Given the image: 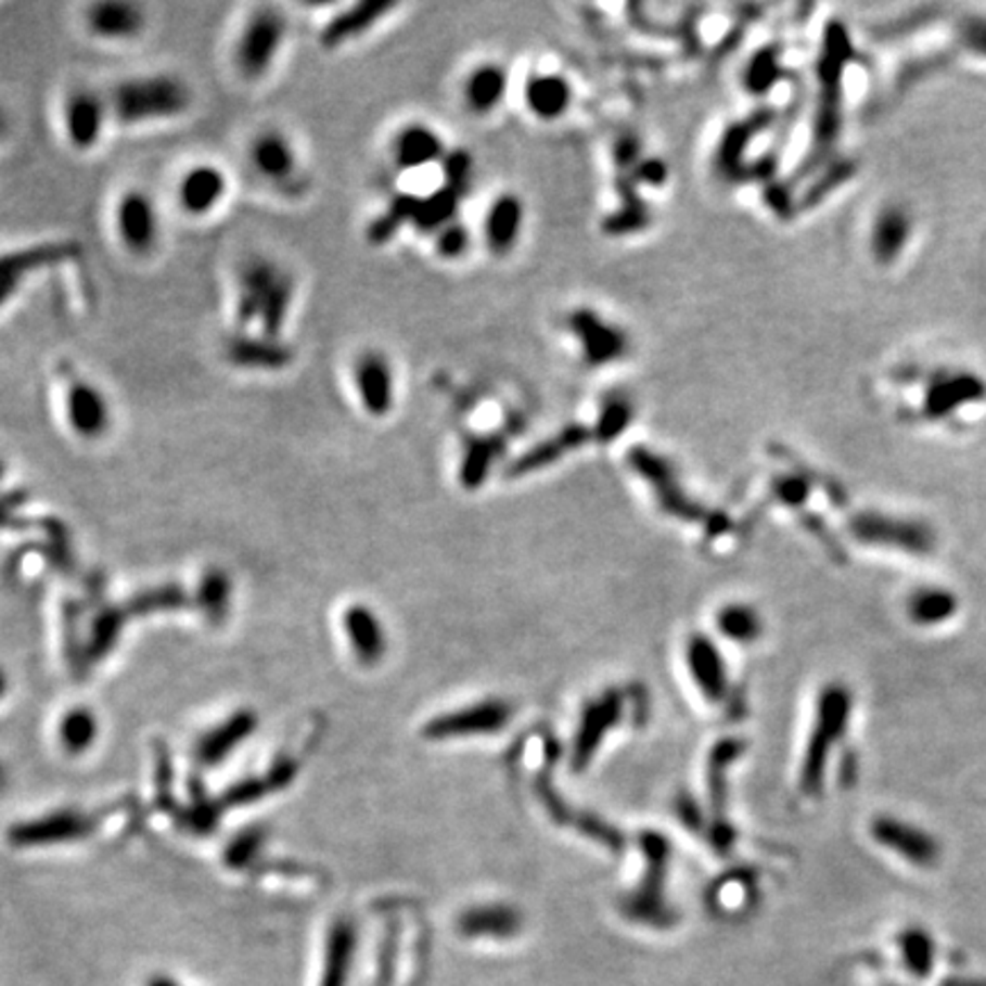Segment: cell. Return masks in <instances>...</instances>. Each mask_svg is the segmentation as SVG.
<instances>
[{"instance_id":"6da1fadb","label":"cell","mask_w":986,"mask_h":986,"mask_svg":"<svg viewBox=\"0 0 986 986\" xmlns=\"http://www.w3.org/2000/svg\"><path fill=\"white\" fill-rule=\"evenodd\" d=\"M192 87L177 74H146L126 78L117 82L115 90L107 97L110 113L126 126L183 117L192 107Z\"/></svg>"},{"instance_id":"7a4b0ae2","label":"cell","mask_w":986,"mask_h":986,"mask_svg":"<svg viewBox=\"0 0 986 986\" xmlns=\"http://www.w3.org/2000/svg\"><path fill=\"white\" fill-rule=\"evenodd\" d=\"M851 713V694L845 686H827L818 699V715L814 733L806 744V756L802 760L799 785L806 795H818L822 787L827 760L831 747L845 735Z\"/></svg>"},{"instance_id":"3957f363","label":"cell","mask_w":986,"mask_h":986,"mask_svg":"<svg viewBox=\"0 0 986 986\" xmlns=\"http://www.w3.org/2000/svg\"><path fill=\"white\" fill-rule=\"evenodd\" d=\"M289 35V18L277 8H258L240 30L233 62L245 80L266 78Z\"/></svg>"},{"instance_id":"277c9868","label":"cell","mask_w":986,"mask_h":986,"mask_svg":"<svg viewBox=\"0 0 986 986\" xmlns=\"http://www.w3.org/2000/svg\"><path fill=\"white\" fill-rule=\"evenodd\" d=\"M64 413L69 427L85 441H97L113 425V405L103 388L74 368L64 370Z\"/></svg>"},{"instance_id":"5b68a950","label":"cell","mask_w":986,"mask_h":986,"mask_svg":"<svg viewBox=\"0 0 986 986\" xmlns=\"http://www.w3.org/2000/svg\"><path fill=\"white\" fill-rule=\"evenodd\" d=\"M286 268L268 256H249L238 266L235 274V329L233 332H249L258 322L262 309L277 286V281Z\"/></svg>"},{"instance_id":"8992f818","label":"cell","mask_w":986,"mask_h":986,"mask_svg":"<svg viewBox=\"0 0 986 986\" xmlns=\"http://www.w3.org/2000/svg\"><path fill=\"white\" fill-rule=\"evenodd\" d=\"M121 245L136 256H149L161 240V215L153 196L144 190H126L115 210Z\"/></svg>"},{"instance_id":"52a82bcc","label":"cell","mask_w":986,"mask_h":986,"mask_svg":"<svg viewBox=\"0 0 986 986\" xmlns=\"http://www.w3.org/2000/svg\"><path fill=\"white\" fill-rule=\"evenodd\" d=\"M512 708L500 699H487L469 708L454 710L432 719L425 727V738L430 740H448V738H469V735H494L508 727Z\"/></svg>"},{"instance_id":"ba28073f","label":"cell","mask_w":986,"mask_h":986,"mask_svg":"<svg viewBox=\"0 0 986 986\" xmlns=\"http://www.w3.org/2000/svg\"><path fill=\"white\" fill-rule=\"evenodd\" d=\"M110 117V103L99 92L78 87L72 90L62 105L64 133L74 149L92 151L101 142L105 121Z\"/></svg>"},{"instance_id":"9c48e42d","label":"cell","mask_w":986,"mask_h":986,"mask_svg":"<svg viewBox=\"0 0 986 986\" xmlns=\"http://www.w3.org/2000/svg\"><path fill=\"white\" fill-rule=\"evenodd\" d=\"M628 464L635 471H638L649 482V485L653 487L657 502H661V508L667 514L678 516V518H686V521H699V518L706 516L704 510H701L699 505H694L690 498L683 496L681 487H678L671 466L665 462L661 454H653L646 448H632L628 452Z\"/></svg>"},{"instance_id":"30bf717a","label":"cell","mask_w":986,"mask_h":986,"mask_svg":"<svg viewBox=\"0 0 986 986\" xmlns=\"http://www.w3.org/2000/svg\"><path fill=\"white\" fill-rule=\"evenodd\" d=\"M225 357L240 370L279 372L295 361V349L283 338H270L258 332H233L225 343Z\"/></svg>"},{"instance_id":"8fae6325","label":"cell","mask_w":986,"mask_h":986,"mask_svg":"<svg viewBox=\"0 0 986 986\" xmlns=\"http://www.w3.org/2000/svg\"><path fill=\"white\" fill-rule=\"evenodd\" d=\"M568 329L580 341L582 357L589 366H607L612 361H619L628 349V341L622 329L605 322L591 309H576L568 316Z\"/></svg>"},{"instance_id":"7c38bea8","label":"cell","mask_w":986,"mask_h":986,"mask_svg":"<svg viewBox=\"0 0 986 986\" xmlns=\"http://www.w3.org/2000/svg\"><path fill=\"white\" fill-rule=\"evenodd\" d=\"M355 388L372 419H384L396 405V377L382 353H363L355 363Z\"/></svg>"},{"instance_id":"4fadbf2b","label":"cell","mask_w":986,"mask_h":986,"mask_svg":"<svg viewBox=\"0 0 986 986\" xmlns=\"http://www.w3.org/2000/svg\"><path fill=\"white\" fill-rule=\"evenodd\" d=\"M249 165L260 174L262 179L286 185L295 181L299 156L291 138L279 128L260 130L249 144Z\"/></svg>"},{"instance_id":"5bb4252c","label":"cell","mask_w":986,"mask_h":986,"mask_svg":"<svg viewBox=\"0 0 986 986\" xmlns=\"http://www.w3.org/2000/svg\"><path fill=\"white\" fill-rule=\"evenodd\" d=\"M229 192V179L222 167L204 163L190 167L179 185H177V202L181 210L190 217H204L210 215L215 208L222 206Z\"/></svg>"},{"instance_id":"9a60e30c","label":"cell","mask_w":986,"mask_h":986,"mask_svg":"<svg viewBox=\"0 0 986 986\" xmlns=\"http://www.w3.org/2000/svg\"><path fill=\"white\" fill-rule=\"evenodd\" d=\"M622 713L624 696L619 692H605L603 696L585 706L574 747L576 770H582V767H587L589 760L594 758V754L599 752V744L603 742L605 733L622 719Z\"/></svg>"},{"instance_id":"2e32d148","label":"cell","mask_w":986,"mask_h":986,"mask_svg":"<svg viewBox=\"0 0 986 986\" xmlns=\"http://www.w3.org/2000/svg\"><path fill=\"white\" fill-rule=\"evenodd\" d=\"M872 836L880 845L900 854L902 859L920 868L934 866L940 851L938 843L930 834H925L923 829L907 824L905 820L897 818H876L872 822Z\"/></svg>"},{"instance_id":"e0dca14e","label":"cell","mask_w":986,"mask_h":986,"mask_svg":"<svg viewBox=\"0 0 986 986\" xmlns=\"http://www.w3.org/2000/svg\"><path fill=\"white\" fill-rule=\"evenodd\" d=\"M62 262V252L55 243H41L26 249L0 254V309L8 306L21 291L24 279L37 270L53 268Z\"/></svg>"},{"instance_id":"ac0fdd59","label":"cell","mask_w":986,"mask_h":986,"mask_svg":"<svg viewBox=\"0 0 986 986\" xmlns=\"http://www.w3.org/2000/svg\"><path fill=\"white\" fill-rule=\"evenodd\" d=\"M92 820L85 818L74 810H60V814L47 816L35 822L16 824L10 831L12 845L18 847H33V845H55V843H69L90 834Z\"/></svg>"},{"instance_id":"d6986e66","label":"cell","mask_w":986,"mask_h":986,"mask_svg":"<svg viewBox=\"0 0 986 986\" xmlns=\"http://www.w3.org/2000/svg\"><path fill=\"white\" fill-rule=\"evenodd\" d=\"M85 24L90 33L105 41H128L146 28L144 10L136 3L124 0H105L97 3L85 14Z\"/></svg>"},{"instance_id":"ffe728a7","label":"cell","mask_w":986,"mask_h":986,"mask_svg":"<svg viewBox=\"0 0 986 986\" xmlns=\"http://www.w3.org/2000/svg\"><path fill=\"white\" fill-rule=\"evenodd\" d=\"M642 847L649 859V870H646V880L638 895L632 897V913L640 918H651V920H661L663 911V876H665V866L669 857V845L665 836L653 834V831H646L642 836Z\"/></svg>"},{"instance_id":"44dd1931","label":"cell","mask_w":986,"mask_h":986,"mask_svg":"<svg viewBox=\"0 0 986 986\" xmlns=\"http://www.w3.org/2000/svg\"><path fill=\"white\" fill-rule=\"evenodd\" d=\"M688 667L692 674V681L704 692L708 701H721L727 696V667L721 661V653L717 646L704 638V635H694L688 642Z\"/></svg>"},{"instance_id":"7402d4cb","label":"cell","mask_w":986,"mask_h":986,"mask_svg":"<svg viewBox=\"0 0 986 986\" xmlns=\"http://www.w3.org/2000/svg\"><path fill=\"white\" fill-rule=\"evenodd\" d=\"M390 10H396L393 3H357L349 10L336 14L332 21H326L324 28L320 30V43L322 49L334 51L343 43L357 39L359 35L368 33L372 26L377 24L382 16H386Z\"/></svg>"},{"instance_id":"603a6c76","label":"cell","mask_w":986,"mask_h":986,"mask_svg":"<svg viewBox=\"0 0 986 986\" xmlns=\"http://www.w3.org/2000/svg\"><path fill=\"white\" fill-rule=\"evenodd\" d=\"M591 434H594V432H589L582 425H568L566 430H562L553 438H548V441H541L533 450L521 454L516 462L510 466L508 473H510V477H521V475H528L533 471L551 466V464L558 462V459L564 452H572V450L580 448L582 444H587Z\"/></svg>"},{"instance_id":"cb8c5ba5","label":"cell","mask_w":986,"mask_h":986,"mask_svg":"<svg viewBox=\"0 0 986 986\" xmlns=\"http://www.w3.org/2000/svg\"><path fill=\"white\" fill-rule=\"evenodd\" d=\"M343 619L359 661L363 665H377L386 653V632L375 617V612L363 605H353L345 612Z\"/></svg>"},{"instance_id":"d4e9b609","label":"cell","mask_w":986,"mask_h":986,"mask_svg":"<svg viewBox=\"0 0 986 986\" xmlns=\"http://www.w3.org/2000/svg\"><path fill=\"white\" fill-rule=\"evenodd\" d=\"M444 156V142L432 128L411 124L393 140V158L400 169H419Z\"/></svg>"},{"instance_id":"484cf974","label":"cell","mask_w":986,"mask_h":986,"mask_svg":"<svg viewBox=\"0 0 986 986\" xmlns=\"http://www.w3.org/2000/svg\"><path fill=\"white\" fill-rule=\"evenodd\" d=\"M523 225V206L514 194H502L491 204L487 215V243L496 254H508L514 245Z\"/></svg>"},{"instance_id":"4316f807","label":"cell","mask_w":986,"mask_h":986,"mask_svg":"<svg viewBox=\"0 0 986 986\" xmlns=\"http://www.w3.org/2000/svg\"><path fill=\"white\" fill-rule=\"evenodd\" d=\"M254 727H256V717L249 710L238 713L231 719H227L222 727H217L210 733H206L200 740V744H196V754H200V758L206 765H215L219 760H225L233 752L235 744H240L252 733Z\"/></svg>"},{"instance_id":"83f0119b","label":"cell","mask_w":986,"mask_h":986,"mask_svg":"<svg viewBox=\"0 0 986 986\" xmlns=\"http://www.w3.org/2000/svg\"><path fill=\"white\" fill-rule=\"evenodd\" d=\"M521 927V915L516 909L505 905H487L469 909L459 918V930L466 936H494L505 938L516 934Z\"/></svg>"},{"instance_id":"f1b7e54d","label":"cell","mask_w":986,"mask_h":986,"mask_svg":"<svg viewBox=\"0 0 986 986\" xmlns=\"http://www.w3.org/2000/svg\"><path fill=\"white\" fill-rule=\"evenodd\" d=\"M854 533L866 541L897 543L909 548V551H925L930 546V535L925 530H918L915 525L911 528V525H900L876 516H863L854 521Z\"/></svg>"},{"instance_id":"f546056e","label":"cell","mask_w":986,"mask_h":986,"mask_svg":"<svg viewBox=\"0 0 986 986\" xmlns=\"http://www.w3.org/2000/svg\"><path fill=\"white\" fill-rule=\"evenodd\" d=\"M528 107L541 119H558L572 103V87L560 76H535L525 87Z\"/></svg>"},{"instance_id":"4dcf8cb0","label":"cell","mask_w":986,"mask_h":986,"mask_svg":"<svg viewBox=\"0 0 986 986\" xmlns=\"http://www.w3.org/2000/svg\"><path fill=\"white\" fill-rule=\"evenodd\" d=\"M508 90L505 69L498 64H482L466 82V101L473 113H489L494 110Z\"/></svg>"},{"instance_id":"1f68e13d","label":"cell","mask_w":986,"mask_h":986,"mask_svg":"<svg viewBox=\"0 0 986 986\" xmlns=\"http://www.w3.org/2000/svg\"><path fill=\"white\" fill-rule=\"evenodd\" d=\"M355 955V927L349 923H338L329 936L326 963L322 986H343L349 975V963Z\"/></svg>"},{"instance_id":"d6a6232c","label":"cell","mask_w":986,"mask_h":986,"mask_svg":"<svg viewBox=\"0 0 986 986\" xmlns=\"http://www.w3.org/2000/svg\"><path fill=\"white\" fill-rule=\"evenodd\" d=\"M909 617L920 624V626H936L950 619L957 612V599L952 591L938 589V587H925L918 589L915 594L907 603Z\"/></svg>"},{"instance_id":"836d02e7","label":"cell","mask_w":986,"mask_h":986,"mask_svg":"<svg viewBox=\"0 0 986 986\" xmlns=\"http://www.w3.org/2000/svg\"><path fill=\"white\" fill-rule=\"evenodd\" d=\"M770 113H758L752 119L731 126L725 138H721L719 151H717V165L719 169H725L727 174H735V169L742 167V156L744 149L752 142V138L758 133V130L770 121Z\"/></svg>"},{"instance_id":"e575fe53","label":"cell","mask_w":986,"mask_h":986,"mask_svg":"<svg viewBox=\"0 0 986 986\" xmlns=\"http://www.w3.org/2000/svg\"><path fill=\"white\" fill-rule=\"evenodd\" d=\"M462 194H464L462 190H457L452 185H446L441 190L432 192L430 196H425V200H419V204H415V213H413L411 222L423 231H434L438 227H444L454 217Z\"/></svg>"},{"instance_id":"d590c367","label":"cell","mask_w":986,"mask_h":986,"mask_svg":"<svg viewBox=\"0 0 986 986\" xmlns=\"http://www.w3.org/2000/svg\"><path fill=\"white\" fill-rule=\"evenodd\" d=\"M717 626H719V632L725 635V638H729L733 642H740V644L754 642L758 635L763 632V624H760L758 612L754 607H750V605H742V603H733V605L721 607L719 615H717Z\"/></svg>"},{"instance_id":"8d00e7d4","label":"cell","mask_w":986,"mask_h":986,"mask_svg":"<svg viewBox=\"0 0 986 986\" xmlns=\"http://www.w3.org/2000/svg\"><path fill=\"white\" fill-rule=\"evenodd\" d=\"M502 448V441H500V436H487V438H477V441H473L466 450V457H464V464H462V485L466 489H475L479 487L482 482L487 479L489 475V469L494 464V459L498 454V450Z\"/></svg>"},{"instance_id":"74e56055","label":"cell","mask_w":986,"mask_h":986,"mask_svg":"<svg viewBox=\"0 0 986 986\" xmlns=\"http://www.w3.org/2000/svg\"><path fill=\"white\" fill-rule=\"evenodd\" d=\"M415 204H419V196H411V194L396 196V200L390 202L388 210L384 215H380L375 222L370 225V229H368L370 243H375V245L388 243V240L396 235V231L405 222H411L413 213H415Z\"/></svg>"},{"instance_id":"f35d334b","label":"cell","mask_w":986,"mask_h":986,"mask_svg":"<svg viewBox=\"0 0 986 986\" xmlns=\"http://www.w3.org/2000/svg\"><path fill=\"white\" fill-rule=\"evenodd\" d=\"M97 731H99L97 717L85 708L69 710V715L64 717L60 725V738L64 742V747L72 754L87 752V747L97 740Z\"/></svg>"},{"instance_id":"ab89813d","label":"cell","mask_w":986,"mask_h":986,"mask_svg":"<svg viewBox=\"0 0 986 986\" xmlns=\"http://www.w3.org/2000/svg\"><path fill=\"white\" fill-rule=\"evenodd\" d=\"M779 78H781L779 53L774 49H763L747 64V72H744V87H747L752 94H767V90H772Z\"/></svg>"},{"instance_id":"60d3db41","label":"cell","mask_w":986,"mask_h":986,"mask_svg":"<svg viewBox=\"0 0 986 986\" xmlns=\"http://www.w3.org/2000/svg\"><path fill=\"white\" fill-rule=\"evenodd\" d=\"M902 955L911 973L927 975L934 966V940L923 930H907L900 938Z\"/></svg>"},{"instance_id":"b9f144b4","label":"cell","mask_w":986,"mask_h":986,"mask_svg":"<svg viewBox=\"0 0 986 986\" xmlns=\"http://www.w3.org/2000/svg\"><path fill=\"white\" fill-rule=\"evenodd\" d=\"M630 419H632V407L628 405V400H622V398L607 400L605 407L601 409L594 438L601 444L615 441V438L630 425Z\"/></svg>"},{"instance_id":"7bdbcfd3","label":"cell","mask_w":986,"mask_h":986,"mask_svg":"<svg viewBox=\"0 0 986 986\" xmlns=\"http://www.w3.org/2000/svg\"><path fill=\"white\" fill-rule=\"evenodd\" d=\"M626 200H628L626 206L617 215H612L605 222V231L628 233V231H638V229L646 227L649 215H646L644 206L638 202V196H635L632 192H626Z\"/></svg>"},{"instance_id":"ee69618b","label":"cell","mask_w":986,"mask_h":986,"mask_svg":"<svg viewBox=\"0 0 986 986\" xmlns=\"http://www.w3.org/2000/svg\"><path fill=\"white\" fill-rule=\"evenodd\" d=\"M227 594H229V580L225 578V574H210V576L204 580L202 603H204L206 610L213 612V617H217L219 612L225 610V605H227Z\"/></svg>"},{"instance_id":"f6af8a7d","label":"cell","mask_w":986,"mask_h":986,"mask_svg":"<svg viewBox=\"0 0 986 986\" xmlns=\"http://www.w3.org/2000/svg\"><path fill=\"white\" fill-rule=\"evenodd\" d=\"M444 171H446L448 185L464 192L469 185V177H471V156L466 151L450 153V156L444 161Z\"/></svg>"},{"instance_id":"bcb514c9","label":"cell","mask_w":986,"mask_h":986,"mask_svg":"<svg viewBox=\"0 0 986 986\" xmlns=\"http://www.w3.org/2000/svg\"><path fill=\"white\" fill-rule=\"evenodd\" d=\"M469 247V231L462 225H452L448 227L436 240V249L444 258H457L462 256Z\"/></svg>"},{"instance_id":"7dc6e473","label":"cell","mask_w":986,"mask_h":986,"mask_svg":"<svg viewBox=\"0 0 986 986\" xmlns=\"http://www.w3.org/2000/svg\"><path fill=\"white\" fill-rule=\"evenodd\" d=\"M774 491L787 505H799L808 496V485L799 477H783L774 485Z\"/></svg>"},{"instance_id":"c3c4849f","label":"cell","mask_w":986,"mask_h":986,"mask_svg":"<svg viewBox=\"0 0 986 986\" xmlns=\"http://www.w3.org/2000/svg\"><path fill=\"white\" fill-rule=\"evenodd\" d=\"M638 179L651 185H663L667 179V167L663 161H644L638 167Z\"/></svg>"},{"instance_id":"681fc988","label":"cell","mask_w":986,"mask_h":986,"mask_svg":"<svg viewBox=\"0 0 986 986\" xmlns=\"http://www.w3.org/2000/svg\"><path fill=\"white\" fill-rule=\"evenodd\" d=\"M638 151H640L638 140H632V138L619 140V144H617V163H619V167L622 165L626 167L628 163H632L635 158H638Z\"/></svg>"},{"instance_id":"f907efd6","label":"cell","mask_w":986,"mask_h":986,"mask_svg":"<svg viewBox=\"0 0 986 986\" xmlns=\"http://www.w3.org/2000/svg\"><path fill=\"white\" fill-rule=\"evenodd\" d=\"M10 130H12V119L8 115V110L0 105V142L10 136Z\"/></svg>"},{"instance_id":"816d5d0a","label":"cell","mask_w":986,"mask_h":986,"mask_svg":"<svg viewBox=\"0 0 986 986\" xmlns=\"http://www.w3.org/2000/svg\"><path fill=\"white\" fill-rule=\"evenodd\" d=\"M146 986H181L177 979H171V977H165V975H158V977H153L149 979Z\"/></svg>"},{"instance_id":"f5cc1de1","label":"cell","mask_w":986,"mask_h":986,"mask_svg":"<svg viewBox=\"0 0 986 986\" xmlns=\"http://www.w3.org/2000/svg\"><path fill=\"white\" fill-rule=\"evenodd\" d=\"M5 690H8V678L3 671H0V699L5 696Z\"/></svg>"},{"instance_id":"db71d44e","label":"cell","mask_w":986,"mask_h":986,"mask_svg":"<svg viewBox=\"0 0 986 986\" xmlns=\"http://www.w3.org/2000/svg\"><path fill=\"white\" fill-rule=\"evenodd\" d=\"M5 473H8V464H5V459H3V457H0V482H3Z\"/></svg>"},{"instance_id":"11a10c76","label":"cell","mask_w":986,"mask_h":986,"mask_svg":"<svg viewBox=\"0 0 986 986\" xmlns=\"http://www.w3.org/2000/svg\"><path fill=\"white\" fill-rule=\"evenodd\" d=\"M3 785H5V774H3V770H0V787Z\"/></svg>"}]
</instances>
